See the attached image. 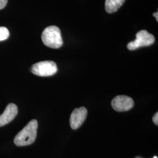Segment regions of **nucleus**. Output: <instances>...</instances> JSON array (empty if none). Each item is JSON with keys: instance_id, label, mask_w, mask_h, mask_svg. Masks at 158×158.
<instances>
[{"instance_id": "1", "label": "nucleus", "mask_w": 158, "mask_h": 158, "mask_svg": "<svg viewBox=\"0 0 158 158\" xmlns=\"http://www.w3.org/2000/svg\"><path fill=\"white\" fill-rule=\"evenodd\" d=\"M38 121L32 119L17 134L14 143L18 147L27 146L33 143L37 136Z\"/></svg>"}, {"instance_id": "2", "label": "nucleus", "mask_w": 158, "mask_h": 158, "mask_svg": "<svg viewBox=\"0 0 158 158\" xmlns=\"http://www.w3.org/2000/svg\"><path fill=\"white\" fill-rule=\"evenodd\" d=\"M42 40L45 45L58 49L63 44L61 31L56 26H50L46 28L42 34Z\"/></svg>"}, {"instance_id": "3", "label": "nucleus", "mask_w": 158, "mask_h": 158, "mask_svg": "<svg viewBox=\"0 0 158 158\" xmlns=\"http://www.w3.org/2000/svg\"><path fill=\"white\" fill-rule=\"evenodd\" d=\"M31 71L34 74L41 77L51 76L57 72V67L56 63L53 61H42L33 64Z\"/></svg>"}, {"instance_id": "4", "label": "nucleus", "mask_w": 158, "mask_h": 158, "mask_svg": "<svg viewBox=\"0 0 158 158\" xmlns=\"http://www.w3.org/2000/svg\"><path fill=\"white\" fill-rule=\"evenodd\" d=\"M155 40L152 34H149L146 30H141L136 34V40L127 45V48L130 51H134L141 47L151 45Z\"/></svg>"}, {"instance_id": "5", "label": "nucleus", "mask_w": 158, "mask_h": 158, "mask_svg": "<svg viewBox=\"0 0 158 158\" xmlns=\"http://www.w3.org/2000/svg\"><path fill=\"white\" fill-rule=\"evenodd\" d=\"M133 100L127 96H118L113 98L111 102L112 107L117 111L123 112L131 110L134 107Z\"/></svg>"}, {"instance_id": "6", "label": "nucleus", "mask_w": 158, "mask_h": 158, "mask_svg": "<svg viewBox=\"0 0 158 158\" xmlns=\"http://www.w3.org/2000/svg\"><path fill=\"white\" fill-rule=\"evenodd\" d=\"M87 115V110L85 107L75 108L70 115V124L72 129L76 130L83 124Z\"/></svg>"}, {"instance_id": "7", "label": "nucleus", "mask_w": 158, "mask_h": 158, "mask_svg": "<svg viewBox=\"0 0 158 158\" xmlns=\"http://www.w3.org/2000/svg\"><path fill=\"white\" fill-rule=\"evenodd\" d=\"M18 114V107L15 104H9L5 111L0 115V127L8 124L12 121Z\"/></svg>"}, {"instance_id": "8", "label": "nucleus", "mask_w": 158, "mask_h": 158, "mask_svg": "<svg viewBox=\"0 0 158 158\" xmlns=\"http://www.w3.org/2000/svg\"><path fill=\"white\" fill-rule=\"evenodd\" d=\"M125 0H106L105 9L109 14L117 11L123 5Z\"/></svg>"}, {"instance_id": "9", "label": "nucleus", "mask_w": 158, "mask_h": 158, "mask_svg": "<svg viewBox=\"0 0 158 158\" xmlns=\"http://www.w3.org/2000/svg\"><path fill=\"white\" fill-rule=\"evenodd\" d=\"M10 36L8 29L6 27H0V41L5 40Z\"/></svg>"}, {"instance_id": "10", "label": "nucleus", "mask_w": 158, "mask_h": 158, "mask_svg": "<svg viewBox=\"0 0 158 158\" xmlns=\"http://www.w3.org/2000/svg\"><path fill=\"white\" fill-rule=\"evenodd\" d=\"M8 0H0V10L3 9L7 4Z\"/></svg>"}, {"instance_id": "11", "label": "nucleus", "mask_w": 158, "mask_h": 158, "mask_svg": "<svg viewBox=\"0 0 158 158\" xmlns=\"http://www.w3.org/2000/svg\"><path fill=\"white\" fill-rule=\"evenodd\" d=\"M153 123L155 124L156 125H158V113H156L155 115H154V116L153 117Z\"/></svg>"}, {"instance_id": "12", "label": "nucleus", "mask_w": 158, "mask_h": 158, "mask_svg": "<svg viewBox=\"0 0 158 158\" xmlns=\"http://www.w3.org/2000/svg\"><path fill=\"white\" fill-rule=\"evenodd\" d=\"M153 15L154 16V17H155V18H156V21H158V12H155V13H153Z\"/></svg>"}, {"instance_id": "13", "label": "nucleus", "mask_w": 158, "mask_h": 158, "mask_svg": "<svg viewBox=\"0 0 158 158\" xmlns=\"http://www.w3.org/2000/svg\"><path fill=\"white\" fill-rule=\"evenodd\" d=\"M153 158H158V157L157 156H155V157H153Z\"/></svg>"}]
</instances>
